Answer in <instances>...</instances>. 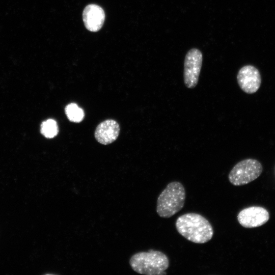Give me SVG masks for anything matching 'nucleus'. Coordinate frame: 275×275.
I'll list each match as a JSON object with an SVG mask.
<instances>
[{"label": "nucleus", "instance_id": "1", "mask_svg": "<svg viewBox=\"0 0 275 275\" xmlns=\"http://www.w3.org/2000/svg\"><path fill=\"white\" fill-rule=\"evenodd\" d=\"M175 226L181 235L194 243H206L213 235L211 224L198 213H187L180 216L176 221Z\"/></svg>", "mask_w": 275, "mask_h": 275}, {"label": "nucleus", "instance_id": "2", "mask_svg": "<svg viewBox=\"0 0 275 275\" xmlns=\"http://www.w3.org/2000/svg\"><path fill=\"white\" fill-rule=\"evenodd\" d=\"M131 268L136 272L146 275L166 274L169 266L167 256L161 251L150 249L133 254L129 260Z\"/></svg>", "mask_w": 275, "mask_h": 275}, {"label": "nucleus", "instance_id": "3", "mask_svg": "<svg viewBox=\"0 0 275 275\" xmlns=\"http://www.w3.org/2000/svg\"><path fill=\"white\" fill-rule=\"evenodd\" d=\"M186 193L183 185L178 181L169 183L159 195L156 212L163 218H169L183 207Z\"/></svg>", "mask_w": 275, "mask_h": 275}, {"label": "nucleus", "instance_id": "4", "mask_svg": "<svg viewBox=\"0 0 275 275\" xmlns=\"http://www.w3.org/2000/svg\"><path fill=\"white\" fill-rule=\"evenodd\" d=\"M263 171L262 164L258 160L247 158L239 161L230 171L228 179L234 186L248 184L258 178Z\"/></svg>", "mask_w": 275, "mask_h": 275}, {"label": "nucleus", "instance_id": "5", "mask_svg": "<svg viewBox=\"0 0 275 275\" xmlns=\"http://www.w3.org/2000/svg\"><path fill=\"white\" fill-rule=\"evenodd\" d=\"M202 61V53L197 48H191L186 54L184 62L183 80L187 88L193 89L197 85Z\"/></svg>", "mask_w": 275, "mask_h": 275}, {"label": "nucleus", "instance_id": "6", "mask_svg": "<svg viewBox=\"0 0 275 275\" xmlns=\"http://www.w3.org/2000/svg\"><path fill=\"white\" fill-rule=\"evenodd\" d=\"M236 78L239 87L246 94H252L256 93L261 85L260 71L251 65L242 67L239 70Z\"/></svg>", "mask_w": 275, "mask_h": 275}, {"label": "nucleus", "instance_id": "7", "mask_svg": "<svg viewBox=\"0 0 275 275\" xmlns=\"http://www.w3.org/2000/svg\"><path fill=\"white\" fill-rule=\"evenodd\" d=\"M269 219V214L264 208L260 206H251L241 210L237 215L240 225L246 228H253L261 226Z\"/></svg>", "mask_w": 275, "mask_h": 275}, {"label": "nucleus", "instance_id": "8", "mask_svg": "<svg viewBox=\"0 0 275 275\" xmlns=\"http://www.w3.org/2000/svg\"><path fill=\"white\" fill-rule=\"evenodd\" d=\"M105 18L103 9L96 4L86 6L82 12V19L86 28L93 32L99 31Z\"/></svg>", "mask_w": 275, "mask_h": 275}, {"label": "nucleus", "instance_id": "9", "mask_svg": "<svg viewBox=\"0 0 275 275\" xmlns=\"http://www.w3.org/2000/svg\"><path fill=\"white\" fill-rule=\"evenodd\" d=\"M120 126L118 123L112 119L101 122L95 131V137L99 143L108 145L114 142L118 137Z\"/></svg>", "mask_w": 275, "mask_h": 275}, {"label": "nucleus", "instance_id": "10", "mask_svg": "<svg viewBox=\"0 0 275 275\" xmlns=\"http://www.w3.org/2000/svg\"><path fill=\"white\" fill-rule=\"evenodd\" d=\"M65 111L67 118L71 122L78 123L84 118L85 114L83 109L76 103H71L68 104L65 107Z\"/></svg>", "mask_w": 275, "mask_h": 275}, {"label": "nucleus", "instance_id": "11", "mask_svg": "<svg viewBox=\"0 0 275 275\" xmlns=\"http://www.w3.org/2000/svg\"><path fill=\"white\" fill-rule=\"evenodd\" d=\"M40 131L41 134L46 138H54L59 131L57 122L51 119L43 121L41 124Z\"/></svg>", "mask_w": 275, "mask_h": 275}]
</instances>
